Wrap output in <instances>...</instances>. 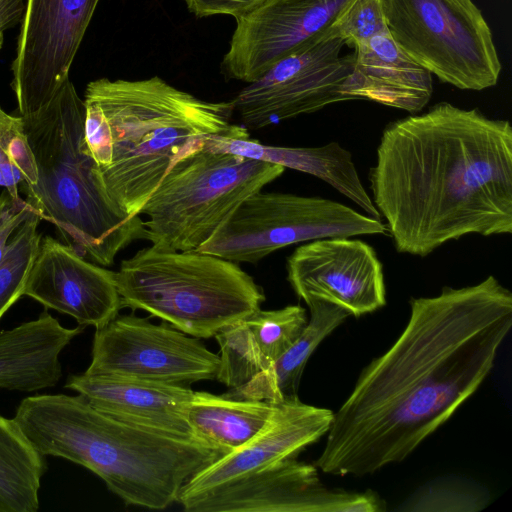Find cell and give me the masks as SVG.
I'll list each match as a JSON object with an SVG mask.
<instances>
[{
    "mask_svg": "<svg viewBox=\"0 0 512 512\" xmlns=\"http://www.w3.org/2000/svg\"><path fill=\"white\" fill-rule=\"evenodd\" d=\"M369 182L399 253L426 257L470 234H511V124L436 103L384 128Z\"/></svg>",
    "mask_w": 512,
    "mask_h": 512,
    "instance_id": "7a4b0ae2",
    "label": "cell"
},
{
    "mask_svg": "<svg viewBox=\"0 0 512 512\" xmlns=\"http://www.w3.org/2000/svg\"><path fill=\"white\" fill-rule=\"evenodd\" d=\"M351 1L264 0L235 18L221 73L226 80L254 82L296 47L327 30Z\"/></svg>",
    "mask_w": 512,
    "mask_h": 512,
    "instance_id": "9a60e30c",
    "label": "cell"
},
{
    "mask_svg": "<svg viewBox=\"0 0 512 512\" xmlns=\"http://www.w3.org/2000/svg\"><path fill=\"white\" fill-rule=\"evenodd\" d=\"M100 0H26L11 87L21 116L34 113L69 78Z\"/></svg>",
    "mask_w": 512,
    "mask_h": 512,
    "instance_id": "4fadbf2b",
    "label": "cell"
},
{
    "mask_svg": "<svg viewBox=\"0 0 512 512\" xmlns=\"http://www.w3.org/2000/svg\"><path fill=\"white\" fill-rule=\"evenodd\" d=\"M398 46L441 82L482 91L502 65L492 30L473 0H381Z\"/></svg>",
    "mask_w": 512,
    "mask_h": 512,
    "instance_id": "ba28073f",
    "label": "cell"
},
{
    "mask_svg": "<svg viewBox=\"0 0 512 512\" xmlns=\"http://www.w3.org/2000/svg\"><path fill=\"white\" fill-rule=\"evenodd\" d=\"M26 0H0V33L22 21Z\"/></svg>",
    "mask_w": 512,
    "mask_h": 512,
    "instance_id": "d6a6232c",
    "label": "cell"
},
{
    "mask_svg": "<svg viewBox=\"0 0 512 512\" xmlns=\"http://www.w3.org/2000/svg\"><path fill=\"white\" fill-rule=\"evenodd\" d=\"M85 327H64L43 311L36 319L0 331V388L36 392L62 376L60 354Z\"/></svg>",
    "mask_w": 512,
    "mask_h": 512,
    "instance_id": "44dd1931",
    "label": "cell"
},
{
    "mask_svg": "<svg viewBox=\"0 0 512 512\" xmlns=\"http://www.w3.org/2000/svg\"><path fill=\"white\" fill-rule=\"evenodd\" d=\"M287 281L306 304L321 300L356 318L386 305L383 265L374 248L351 237L305 242L286 261Z\"/></svg>",
    "mask_w": 512,
    "mask_h": 512,
    "instance_id": "5bb4252c",
    "label": "cell"
},
{
    "mask_svg": "<svg viewBox=\"0 0 512 512\" xmlns=\"http://www.w3.org/2000/svg\"><path fill=\"white\" fill-rule=\"evenodd\" d=\"M23 296L73 317L83 327H102L123 308L114 271L50 236L40 242Z\"/></svg>",
    "mask_w": 512,
    "mask_h": 512,
    "instance_id": "2e32d148",
    "label": "cell"
},
{
    "mask_svg": "<svg viewBox=\"0 0 512 512\" xmlns=\"http://www.w3.org/2000/svg\"><path fill=\"white\" fill-rule=\"evenodd\" d=\"M218 365L199 338L131 313L96 328L85 372L189 385L215 379Z\"/></svg>",
    "mask_w": 512,
    "mask_h": 512,
    "instance_id": "8fae6325",
    "label": "cell"
},
{
    "mask_svg": "<svg viewBox=\"0 0 512 512\" xmlns=\"http://www.w3.org/2000/svg\"><path fill=\"white\" fill-rule=\"evenodd\" d=\"M37 167L28 142L23 118L12 116L0 107V187L18 198V185H34Z\"/></svg>",
    "mask_w": 512,
    "mask_h": 512,
    "instance_id": "4316f807",
    "label": "cell"
},
{
    "mask_svg": "<svg viewBox=\"0 0 512 512\" xmlns=\"http://www.w3.org/2000/svg\"><path fill=\"white\" fill-rule=\"evenodd\" d=\"M2 45H3V33H0V49L2 48Z\"/></svg>",
    "mask_w": 512,
    "mask_h": 512,
    "instance_id": "836d02e7",
    "label": "cell"
},
{
    "mask_svg": "<svg viewBox=\"0 0 512 512\" xmlns=\"http://www.w3.org/2000/svg\"><path fill=\"white\" fill-rule=\"evenodd\" d=\"M329 29L348 46L389 32L381 0H352Z\"/></svg>",
    "mask_w": 512,
    "mask_h": 512,
    "instance_id": "f1b7e54d",
    "label": "cell"
},
{
    "mask_svg": "<svg viewBox=\"0 0 512 512\" xmlns=\"http://www.w3.org/2000/svg\"><path fill=\"white\" fill-rule=\"evenodd\" d=\"M391 347L361 371L314 465L365 476L405 460L482 385L512 326V293L490 275L411 298Z\"/></svg>",
    "mask_w": 512,
    "mask_h": 512,
    "instance_id": "6da1fadb",
    "label": "cell"
},
{
    "mask_svg": "<svg viewBox=\"0 0 512 512\" xmlns=\"http://www.w3.org/2000/svg\"><path fill=\"white\" fill-rule=\"evenodd\" d=\"M37 209L26 199L14 198L4 189L0 194V261L15 231Z\"/></svg>",
    "mask_w": 512,
    "mask_h": 512,
    "instance_id": "4dcf8cb0",
    "label": "cell"
},
{
    "mask_svg": "<svg viewBox=\"0 0 512 512\" xmlns=\"http://www.w3.org/2000/svg\"><path fill=\"white\" fill-rule=\"evenodd\" d=\"M387 234L381 221L340 202L282 192L254 193L199 248L236 263H257L294 244Z\"/></svg>",
    "mask_w": 512,
    "mask_h": 512,
    "instance_id": "9c48e42d",
    "label": "cell"
},
{
    "mask_svg": "<svg viewBox=\"0 0 512 512\" xmlns=\"http://www.w3.org/2000/svg\"><path fill=\"white\" fill-rule=\"evenodd\" d=\"M265 361L271 366L296 341L307 325L308 317L301 305L281 309L261 308L244 319Z\"/></svg>",
    "mask_w": 512,
    "mask_h": 512,
    "instance_id": "83f0119b",
    "label": "cell"
},
{
    "mask_svg": "<svg viewBox=\"0 0 512 512\" xmlns=\"http://www.w3.org/2000/svg\"><path fill=\"white\" fill-rule=\"evenodd\" d=\"M284 171L239 155L197 151L169 170L140 210L147 217L145 239L161 249L196 250Z\"/></svg>",
    "mask_w": 512,
    "mask_h": 512,
    "instance_id": "52a82bcc",
    "label": "cell"
},
{
    "mask_svg": "<svg viewBox=\"0 0 512 512\" xmlns=\"http://www.w3.org/2000/svg\"><path fill=\"white\" fill-rule=\"evenodd\" d=\"M214 337L220 352L215 379L229 389L244 385L270 367L244 319L225 326Z\"/></svg>",
    "mask_w": 512,
    "mask_h": 512,
    "instance_id": "d4e9b609",
    "label": "cell"
},
{
    "mask_svg": "<svg viewBox=\"0 0 512 512\" xmlns=\"http://www.w3.org/2000/svg\"><path fill=\"white\" fill-rule=\"evenodd\" d=\"M203 150L239 155L310 174L332 186L368 216L381 220L351 152L336 141L317 147H286L266 145L250 136L215 135L206 141Z\"/></svg>",
    "mask_w": 512,
    "mask_h": 512,
    "instance_id": "ffe728a7",
    "label": "cell"
},
{
    "mask_svg": "<svg viewBox=\"0 0 512 512\" xmlns=\"http://www.w3.org/2000/svg\"><path fill=\"white\" fill-rule=\"evenodd\" d=\"M276 403L194 391L186 417L195 435L225 454L249 441L268 421Z\"/></svg>",
    "mask_w": 512,
    "mask_h": 512,
    "instance_id": "603a6c76",
    "label": "cell"
},
{
    "mask_svg": "<svg viewBox=\"0 0 512 512\" xmlns=\"http://www.w3.org/2000/svg\"><path fill=\"white\" fill-rule=\"evenodd\" d=\"M45 456L14 418L0 414V512H37Z\"/></svg>",
    "mask_w": 512,
    "mask_h": 512,
    "instance_id": "cb8c5ba5",
    "label": "cell"
},
{
    "mask_svg": "<svg viewBox=\"0 0 512 512\" xmlns=\"http://www.w3.org/2000/svg\"><path fill=\"white\" fill-rule=\"evenodd\" d=\"M188 11L197 18L228 15L234 18L251 10L264 0H183Z\"/></svg>",
    "mask_w": 512,
    "mask_h": 512,
    "instance_id": "1f68e13d",
    "label": "cell"
},
{
    "mask_svg": "<svg viewBox=\"0 0 512 512\" xmlns=\"http://www.w3.org/2000/svg\"><path fill=\"white\" fill-rule=\"evenodd\" d=\"M333 415L329 409L301 402L298 396L277 402L268 421L249 441L196 472L183 485L178 499L297 458L327 434Z\"/></svg>",
    "mask_w": 512,
    "mask_h": 512,
    "instance_id": "e0dca14e",
    "label": "cell"
},
{
    "mask_svg": "<svg viewBox=\"0 0 512 512\" xmlns=\"http://www.w3.org/2000/svg\"><path fill=\"white\" fill-rule=\"evenodd\" d=\"M46 456L100 477L126 505L162 510L196 472L225 455L201 439H181L120 421L82 395L36 394L13 417Z\"/></svg>",
    "mask_w": 512,
    "mask_h": 512,
    "instance_id": "277c9868",
    "label": "cell"
},
{
    "mask_svg": "<svg viewBox=\"0 0 512 512\" xmlns=\"http://www.w3.org/2000/svg\"><path fill=\"white\" fill-rule=\"evenodd\" d=\"M485 496L465 488L451 484H437L424 489L421 494L408 501L402 510L417 511H478L487 504Z\"/></svg>",
    "mask_w": 512,
    "mask_h": 512,
    "instance_id": "f546056e",
    "label": "cell"
},
{
    "mask_svg": "<svg viewBox=\"0 0 512 512\" xmlns=\"http://www.w3.org/2000/svg\"><path fill=\"white\" fill-rule=\"evenodd\" d=\"M81 149L92 160L95 184L128 218L140 210L169 170L204 149L215 135H249L233 124L231 101L212 102L159 76L100 78L87 84Z\"/></svg>",
    "mask_w": 512,
    "mask_h": 512,
    "instance_id": "3957f363",
    "label": "cell"
},
{
    "mask_svg": "<svg viewBox=\"0 0 512 512\" xmlns=\"http://www.w3.org/2000/svg\"><path fill=\"white\" fill-rule=\"evenodd\" d=\"M65 388L120 421L176 438L199 439L186 417L187 405L194 394L186 384L84 371L69 375Z\"/></svg>",
    "mask_w": 512,
    "mask_h": 512,
    "instance_id": "ac0fdd59",
    "label": "cell"
},
{
    "mask_svg": "<svg viewBox=\"0 0 512 512\" xmlns=\"http://www.w3.org/2000/svg\"><path fill=\"white\" fill-rule=\"evenodd\" d=\"M329 28L278 60L232 100L241 124L261 129L324 107L350 101L345 88L354 56Z\"/></svg>",
    "mask_w": 512,
    "mask_h": 512,
    "instance_id": "30bf717a",
    "label": "cell"
},
{
    "mask_svg": "<svg viewBox=\"0 0 512 512\" xmlns=\"http://www.w3.org/2000/svg\"><path fill=\"white\" fill-rule=\"evenodd\" d=\"M187 512H379L385 502L372 490L323 486L314 464L289 458L203 492L179 498Z\"/></svg>",
    "mask_w": 512,
    "mask_h": 512,
    "instance_id": "7c38bea8",
    "label": "cell"
},
{
    "mask_svg": "<svg viewBox=\"0 0 512 512\" xmlns=\"http://www.w3.org/2000/svg\"><path fill=\"white\" fill-rule=\"evenodd\" d=\"M307 306L310 318L292 346L268 369L244 385L229 389L224 393L226 396L274 403L298 396L300 379L310 356L350 316L342 307L321 300L310 301Z\"/></svg>",
    "mask_w": 512,
    "mask_h": 512,
    "instance_id": "7402d4cb",
    "label": "cell"
},
{
    "mask_svg": "<svg viewBox=\"0 0 512 512\" xmlns=\"http://www.w3.org/2000/svg\"><path fill=\"white\" fill-rule=\"evenodd\" d=\"M353 70L345 93L416 114L433 94L432 74L408 56L389 32L354 46Z\"/></svg>",
    "mask_w": 512,
    "mask_h": 512,
    "instance_id": "d6986e66",
    "label": "cell"
},
{
    "mask_svg": "<svg viewBox=\"0 0 512 512\" xmlns=\"http://www.w3.org/2000/svg\"><path fill=\"white\" fill-rule=\"evenodd\" d=\"M37 182L25 186L41 219L53 223L66 244L101 266L136 239H145L144 221L120 213L97 188L92 160L82 149L85 104L70 78L52 99L26 116Z\"/></svg>",
    "mask_w": 512,
    "mask_h": 512,
    "instance_id": "5b68a950",
    "label": "cell"
},
{
    "mask_svg": "<svg viewBox=\"0 0 512 512\" xmlns=\"http://www.w3.org/2000/svg\"><path fill=\"white\" fill-rule=\"evenodd\" d=\"M39 212H32L10 238L0 261V320L23 296L25 283L38 253L41 236Z\"/></svg>",
    "mask_w": 512,
    "mask_h": 512,
    "instance_id": "484cf974",
    "label": "cell"
},
{
    "mask_svg": "<svg viewBox=\"0 0 512 512\" xmlns=\"http://www.w3.org/2000/svg\"><path fill=\"white\" fill-rule=\"evenodd\" d=\"M115 282L123 307L199 339L214 337L265 301L262 287L239 263L196 250L142 248L121 262Z\"/></svg>",
    "mask_w": 512,
    "mask_h": 512,
    "instance_id": "8992f818",
    "label": "cell"
}]
</instances>
